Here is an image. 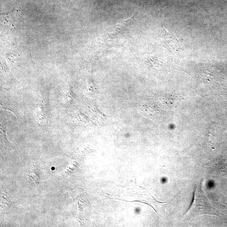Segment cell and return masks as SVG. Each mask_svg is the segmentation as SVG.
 I'll use <instances>...</instances> for the list:
<instances>
[{
    "label": "cell",
    "mask_w": 227,
    "mask_h": 227,
    "mask_svg": "<svg viewBox=\"0 0 227 227\" xmlns=\"http://www.w3.org/2000/svg\"><path fill=\"white\" fill-rule=\"evenodd\" d=\"M202 185V181L196 185L193 202L184 215V219L190 220L203 215H217L215 209L206 197Z\"/></svg>",
    "instance_id": "obj_1"
},
{
    "label": "cell",
    "mask_w": 227,
    "mask_h": 227,
    "mask_svg": "<svg viewBox=\"0 0 227 227\" xmlns=\"http://www.w3.org/2000/svg\"><path fill=\"white\" fill-rule=\"evenodd\" d=\"M135 19V16L133 15L122 22L117 23L113 29L107 33V38L114 40L123 37L129 30Z\"/></svg>",
    "instance_id": "obj_2"
},
{
    "label": "cell",
    "mask_w": 227,
    "mask_h": 227,
    "mask_svg": "<svg viewBox=\"0 0 227 227\" xmlns=\"http://www.w3.org/2000/svg\"><path fill=\"white\" fill-rule=\"evenodd\" d=\"M161 39L162 46L167 48L171 53H175L181 50L179 40L172 33H169L164 28H162Z\"/></svg>",
    "instance_id": "obj_3"
}]
</instances>
